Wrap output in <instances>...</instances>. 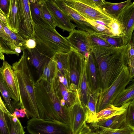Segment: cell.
I'll use <instances>...</instances> for the list:
<instances>
[{
    "label": "cell",
    "mask_w": 134,
    "mask_h": 134,
    "mask_svg": "<svg viewBox=\"0 0 134 134\" xmlns=\"http://www.w3.org/2000/svg\"><path fill=\"white\" fill-rule=\"evenodd\" d=\"M130 43L119 47L92 46V53L98 69L99 93L104 91L116 79L125 65Z\"/></svg>",
    "instance_id": "cell-1"
},
{
    "label": "cell",
    "mask_w": 134,
    "mask_h": 134,
    "mask_svg": "<svg viewBox=\"0 0 134 134\" xmlns=\"http://www.w3.org/2000/svg\"><path fill=\"white\" fill-rule=\"evenodd\" d=\"M22 51L20 59L12 66L18 87V105L25 109L28 119L30 118L43 119L42 103L38 99L35 83L28 64L27 51Z\"/></svg>",
    "instance_id": "cell-2"
},
{
    "label": "cell",
    "mask_w": 134,
    "mask_h": 134,
    "mask_svg": "<svg viewBox=\"0 0 134 134\" xmlns=\"http://www.w3.org/2000/svg\"><path fill=\"white\" fill-rule=\"evenodd\" d=\"M34 37L37 43L50 49L56 53L68 52L71 49L66 37L60 35L55 29L34 24Z\"/></svg>",
    "instance_id": "cell-3"
},
{
    "label": "cell",
    "mask_w": 134,
    "mask_h": 134,
    "mask_svg": "<svg viewBox=\"0 0 134 134\" xmlns=\"http://www.w3.org/2000/svg\"><path fill=\"white\" fill-rule=\"evenodd\" d=\"M132 79L127 66L125 65L119 75L110 86L104 92L99 93L96 113L112 104L118 95L125 88Z\"/></svg>",
    "instance_id": "cell-4"
},
{
    "label": "cell",
    "mask_w": 134,
    "mask_h": 134,
    "mask_svg": "<svg viewBox=\"0 0 134 134\" xmlns=\"http://www.w3.org/2000/svg\"><path fill=\"white\" fill-rule=\"evenodd\" d=\"M26 128L30 134H72L69 124L37 118L29 119Z\"/></svg>",
    "instance_id": "cell-5"
},
{
    "label": "cell",
    "mask_w": 134,
    "mask_h": 134,
    "mask_svg": "<svg viewBox=\"0 0 134 134\" xmlns=\"http://www.w3.org/2000/svg\"><path fill=\"white\" fill-rule=\"evenodd\" d=\"M85 57L76 51L71 49L68 52V67L66 78L70 90L77 92L82 65Z\"/></svg>",
    "instance_id": "cell-6"
},
{
    "label": "cell",
    "mask_w": 134,
    "mask_h": 134,
    "mask_svg": "<svg viewBox=\"0 0 134 134\" xmlns=\"http://www.w3.org/2000/svg\"><path fill=\"white\" fill-rule=\"evenodd\" d=\"M64 1L66 5L75 10L85 18L92 21H102L107 26L111 20L113 19L103 10L88 5L81 0Z\"/></svg>",
    "instance_id": "cell-7"
},
{
    "label": "cell",
    "mask_w": 134,
    "mask_h": 134,
    "mask_svg": "<svg viewBox=\"0 0 134 134\" xmlns=\"http://www.w3.org/2000/svg\"><path fill=\"white\" fill-rule=\"evenodd\" d=\"M18 1L20 19L18 33L26 40L34 39V24L31 15L29 0Z\"/></svg>",
    "instance_id": "cell-8"
},
{
    "label": "cell",
    "mask_w": 134,
    "mask_h": 134,
    "mask_svg": "<svg viewBox=\"0 0 134 134\" xmlns=\"http://www.w3.org/2000/svg\"><path fill=\"white\" fill-rule=\"evenodd\" d=\"M115 19L124 31V45L130 43L132 41L134 29V2L131 1L124 7L116 15Z\"/></svg>",
    "instance_id": "cell-9"
},
{
    "label": "cell",
    "mask_w": 134,
    "mask_h": 134,
    "mask_svg": "<svg viewBox=\"0 0 134 134\" xmlns=\"http://www.w3.org/2000/svg\"><path fill=\"white\" fill-rule=\"evenodd\" d=\"M36 43L35 48L27 50V60L36 69L40 76L45 64L56 53L51 49Z\"/></svg>",
    "instance_id": "cell-10"
},
{
    "label": "cell",
    "mask_w": 134,
    "mask_h": 134,
    "mask_svg": "<svg viewBox=\"0 0 134 134\" xmlns=\"http://www.w3.org/2000/svg\"><path fill=\"white\" fill-rule=\"evenodd\" d=\"M89 33L83 30L75 29L71 32L66 37L71 48L88 58L92 52V45L89 37Z\"/></svg>",
    "instance_id": "cell-11"
},
{
    "label": "cell",
    "mask_w": 134,
    "mask_h": 134,
    "mask_svg": "<svg viewBox=\"0 0 134 134\" xmlns=\"http://www.w3.org/2000/svg\"><path fill=\"white\" fill-rule=\"evenodd\" d=\"M85 111L77 93L74 102L68 110L69 124L72 134H78L86 123Z\"/></svg>",
    "instance_id": "cell-12"
},
{
    "label": "cell",
    "mask_w": 134,
    "mask_h": 134,
    "mask_svg": "<svg viewBox=\"0 0 134 134\" xmlns=\"http://www.w3.org/2000/svg\"><path fill=\"white\" fill-rule=\"evenodd\" d=\"M46 5L56 23L57 26L70 32L76 26L71 22L69 16L62 10L53 0H44Z\"/></svg>",
    "instance_id": "cell-13"
},
{
    "label": "cell",
    "mask_w": 134,
    "mask_h": 134,
    "mask_svg": "<svg viewBox=\"0 0 134 134\" xmlns=\"http://www.w3.org/2000/svg\"><path fill=\"white\" fill-rule=\"evenodd\" d=\"M47 93L50 100V110L53 120L69 124L68 110L61 105L60 99L52 84Z\"/></svg>",
    "instance_id": "cell-14"
},
{
    "label": "cell",
    "mask_w": 134,
    "mask_h": 134,
    "mask_svg": "<svg viewBox=\"0 0 134 134\" xmlns=\"http://www.w3.org/2000/svg\"><path fill=\"white\" fill-rule=\"evenodd\" d=\"M0 71L11 98L15 104L19 102L20 97L18 87L12 66L7 61H4L0 68Z\"/></svg>",
    "instance_id": "cell-15"
},
{
    "label": "cell",
    "mask_w": 134,
    "mask_h": 134,
    "mask_svg": "<svg viewBox=\"0 0 134 134\" xmlns=\"http://www.w3.org/2000/svg\"><path fill=\"white\" fill-rule=\"evenodd\" d=\"M57 5L76 24V27L89 33L97 32L86 19L74 9L66 5L64 0H53Z\"/></svg>",
    "instance_id": "cell-16"
},
{
    "label": "cell",
    "mask_w": 134,
    "mask_h": 134,
    "mask_svg": "<svg viewBox=\"0 0 134 134\" xmlns=\"http://www.w3.org/2000/svg\"><path fill=\"white\" fill-rule=\"evenodd\" d=\"M86 72L88 89L93 93L99 94L100 90L99 72L97 63L92 52L87 59Z\"/></svg>",
    "instance_id": "cell-17"
},
{
    "label": "cell",
    "mask_w": 134,
    "mask_h": 134,
    "mask_svg": "<svg viewBox=\"0 0 134 134\" xmlns=\"http://www.w3.org/2000/svg\"><path fill=\"white\" fill-rule=\"evenodd\" d=\"M55 55L45 64L41 75L35 83L36 86H38L44 83L47 91L50 88L58 73Z\"/></svg>",
    "instance_id": "cell-18"
},
{
    "label": "cell",
    "mask_w": 134,
    "mask_h": 134,
    "mask_svg": "<svg viewBox=\"0 0 134 134\" xmlns=\"http://www.w3.org/2000/svg\"><path fill=\"white\" fill-rule=\"evenodd\" d=\"M52 85L59 99L61 100L63 99L64 100L68 109L74 102L77 92L68 90L60 82L57 75L54 78Z\"/></svg>",
    "instance_id": "cell-19"
},
{
    "label": "cell",
    "mask_w": 134,
    "mask_h": 134,
    "mask_svg": "<svg viewBox=\"0 0 134 134\" xmlns=\"http://www.w3.org/2000/svg\"><path fill=\"white\" fill-rule=\"evenodd\" d=\"M87 59L84 58L82 61L79 89L77 92L82 104L85 108L87 104L88 94V87L86 72V66Z\"/></svg>",
    "instance_id": "cell-20"
},
{
    "label": "cell",
    "mask_w": 134,
    "mask_h": 134,
    "mask_svg": "<svg viewBox=\"0 0 134 134\" xmlns=\"http://www.w3.org/2000/svg\"><path fill=\"white\" fill-rule=\"evenodd\" d=\"M130 102L125 103L119 107H115L112 104L110 105L106 108L96 113L95 123L124 114L127 111Z\"/></svg>",
    "instance_id": "cell-21"
},
{
    "label": "cell",
    "mask_w": 134,
    "mask_h": 134,
    "mask_svg": "<svg viewBox=\"0 0 134 134\" xmlns=\"http://www.w3.org/2000/svg\"><path fill=\"white\" fill-rule=\"evenodd\" d=\"M6 17L7 26L13 32L18 33L20 19L18 0H10L9 11Z\"/></svg>",
    "instance_id": "cell-22"
},
{
    "label": "cell",
    "mask_w": 134,
    "mask_h": 134,
    "mask_svg": "<svg viewBox=\"0 0 134 134\" xmlns=\"http://www.w3.org/2000/svg\"><path fill=\"white\" fill-rule=\"evenodd\" d=\"M99 94L93 93L88 89V100L85 108L86 123H95Z\"/></svg>",
    "instance_id": "cell-23"
},
{
    "label": "cell",
    "mask_w": 134,
    "mask_h": 134,
    "mask_svg": "<svg viewBox=\"0 0 134 134\" xmlns=\"http://www.w3.org/2000/svg\"><path fill=\"white\" fill-rule=\"evenodd\" d=\"M30 8L34 24L52 27L44 19L41 10L42 0H29Z\"/></svg>",
    "instance_id": "cell-24"
},
{
    "label": "cell",
    "mask_w": 134,
    "mask_h": 134,
    "mask_svg": "<svg viewBox=\"0 0 134 134\" xmlns=\"http://www.w3.org/2000/svg\"><path fill=\"white\" fill-rule=\"evenodd\" d=\"M126 112L127 111L123 114L116 115L106 120L93 124V127L102 126L114 129L122 128L127 125L126 120Z\"/></svg>",
    "instance_id": "cell-25"
},
{
    "label": "cell",
    "mask_w": 134,
    "mask_h": 134,
    "mask_svg": "<svg viewBox=\"0 0 134 134\" xmlns=\"http://www.w3.org/2000/svg\"><path fill=\"white\" fill-rule=\"evenodd\" d=\"M131 83L118 95L112 104L119 107L122 105L131 102L134 98V82L133 79Z\"/></svg>",
    "instance_id": "cell-26"
},
{
    "label": "cell",
    "mask_w": 134,
    "mask_h": 134,
    "mask_svg": "<svg viewBox=\"0 0 134 134\" xmlns=\"http://www.w3.org/2000/svg\"><path fill=\"white\" fill-rule=\"evenodd\" d=\"M131 1L128 0L117 3H113L104 0L102 10L108 16L113 19L117 20L115 18L119 12Z\"/></svg>",
    "instance_id": "cell-27"
},
{
    "label": "cell",
    "mask_w": 134,
    "mask_h": 134,
    "mask_svg": "<svg viewBox=\"0 0 134 134\" xmlns=\"http://www.w3.org/2000/svg\"><path fill=\"white\" fill-rule=\"evenodd\" d=\"M0 91L5 103L6 107L11 114L17 108L15 104L12 102L9 93L0 71Z\"/></svg>",
    "instance_id": "cell-28"
},
{
    "label": "cell",
    "mask_w": 134,
    "mask_h": 134,
    "mask_svg": "<svg viewBox=\"0 0 134 134\" xmlns=\"http://www.w3.org/2000/svg\"><path fill=\"white\" fill-rule=\"evenodd\" d=\"M98 128L96 132L99 134H134V127L127 124L120 129H114L102 126L94 127Z\"/></svg>",
    "instance_id": "cell-29"
},
{
    "label": "cell",
    "mask_w": 134,
    "mask_h": 134,
    "mask_svg": "<svg viewBox=\"0 0 134 134\" xmlns=\"http://www.w3.org/2000/svg\"><path fill=\"white\" fill-rule=\"evenodd\" d=\"M55 56L58 71L66 77L68 67V52H57Z\"/></svg>",
    "instance_id": "cell-30"
},
{
    "label": "cell",
    "mask_w": 134,
    "mask_h": 134,
    "mask_svg": "<svg viewBox=\"0 0 134 134\" xmlns=\"http://www.w3.org/2000/svg\"><path fill=\"white\" fill-rule=\"evenodd\" d=\"M93 33L113 47H119L125 45L122 36H115L97 32Z\"/></svg>",
    "instance_id": "cell-31"
},
{
    "label": "cell",
    "mask_w": 134,
    "mask_h": 134,
    "mask_svg": "<svg viewBox=\"0 0 134 134\" xmlns=\"http://www.w3.org/2000/svg\"><path fill=\"white\" fill-rule=\"evenodd\" d=\"M12 116L0 109V134H10Z\"/></svg>",
    "instance_id": "cell-32"
},
{
    "label": "cell",
    "mask_w": 134,
    "mask_h": 134,
    "mask_svg": "<svg viewBox=\"0 0 134 134\" xmlns=\"http://www.w3.org/2000/svg\"><path fill=\"white\" fill-rule=\"evenodd\" d=\"M127 64L130 76L132 79L134 76V44L132 41L130 43Z\"/></svg>",
    "instance_id": "cell-33"
},
{
    "label": "cell",
    "mask_w": 134,
    "mask_h": 134,
    "mask_svg": "<svg viewBox=\"0 0 134 134\" xmlns=\"http://www.w3.org/2000/svg\"><path fill=\"white\" fill-rule=\"evenodd\" d=\"M41 10L44 18L45 21L52 28L55 29L57 25L48 8L44 0H42Z\"/></svg>",
    "instance_id": "cell-34"
},
{
    "label": "cell",
    "mask_w": 134,
    "mask_h": 134,
    "mask_svg": "<svg viewBox=\"0 0 134 134\" xmlns=\"http://www.w3.org/2000/svg\"><path fill=\"white\" fill-rule=\"evenodd\" d=\"M108 26L112 35L122 36L123 37L124 31L121 25L117 21L111 20Z\"/></svg>",
    "instance_id": "cell-35"
},
{
    "label": "cell",
    "mask_w": 134,
    "mask_h": 134,
    "mask_svg": "<svg viewBox=\"0 0 134 134\" xmlns=\"http://www.w3.org/2000/svg\"><path fill=\"white\" fill-rule=\"evenodd\" d=\"M9 36L14 43L16 46L20 47L21 48L22 51L26 49V40L18 33H16L12 31Z\"/></svg>",
    "instance_id": "cell-36"
},
{
    "label": "cell",
    "mask_w": 134,
    "mask_h": 134,
    "mask_svg": "<svg viewBox=\"0 0 134 134\" xmlns=\"http://www.w3.org/2000/svg\"><path fill=\"white\" fill-rule=\"evenodd\" d=\"M89 38L92 46L102 47H112L104 40L95 35L93 32L89 33Z\"/></svg>",
    "instance_id": "cell-37"
},
{
    "label": "cell",
    "mask_w": 134,
    "mask_h": 134,
    "mask_svg": "<svg viewBox=\"0 0 134 134\" xmlns=\"http://www.w3.org/2000/svg\"><path fill=\"white\" fill-rule=\"evenodd\" d=\"M134 99L131 101L127 110L126 122L127 124L134 127Z\"/></svg>",
    "instance_id": "cell-38"
},
{
    "label": "cell",
    "mask_w": 134,
    "mask_h": 134,
    "mask_svg": "<svg viewBox=\"0 0 134 134\" xmlns=\"http://www.w3.org/2000/svg\"><path fill=\"white\" fill-rule=\"evenodd\" d=\"M11 119V125L10 134H25L24 128L18 119L16 122H14Z\"/></svg>",
    "instance_id": "cell-39"
},
{
    "label": "cell",
    "mask_w": 134,
    "mask_h": 134,
    "mask_svg": "<svg viewBox=\"0 0 134 134\" xmlns=\"http://www.w3.org/2000/svg\"><path fill=\"white\" fill-rule=\"evenodd\" d=\"M85 18L87 21L94 28L97 32L112 35L109 28L105 26L99 25L93 21Z\"/></svg>",
    "instance_id": "cell-40"
},
{
    "label": "cell",
    "mask_w": 134,
    "mask_h": 134,
    "mask_svg": "<svg viewBox=\"0 0 134 134\" xmlns=\"http://www.w3.org/2000/svg\"><path fill=\"white\" fill-rule=\"evenodd\" d=\"M10 0H0V8L3 14L8 16L10 9Z\"/></svg>",
    "instance_id": "cell-41"
},
{
    "label": "cell",
    "mask_w": 134,
    "mask_h": 134,
    "mask_svg": "<svg viewBox=\"0 0 134 134\" xmlns=\"http://www.w3.org/2000/svg\"><path fill=\"white\" fill-rule=\"evenodd\" d=\"M86 123L80 130L78 134H99L96 132L92 131Z\"/></svg>",
    "instance_id": "cell-42"
},
{
    "label": "cell",
    "mask_w": 134,
    "mask_h": 134,
    "mask_svg": "<svg viewBox=\"0 0 134 134\" xmlns=\"http://www.w3.org/2000/svg\"><path fill=\"white\" fill-rule=\"evenodd\" d=\"M36 44V42L34 39L31 38L26 40V49L28 50L34 48Z\"/></svg>",
    "instance_id": "cell-43"
},
{
    "label": "cell",
    "mask_w": 134,
    "mask_h": 134,
    "mask_svg": "<svg viewBox=\"0 0 134 134\" xmlns=\"http://www.w3.org/2000/svg\"><path fill=\"white\" fill-rule=\"evenodd\" d=\"M59 80L61 83L65 86L68 90L71 91L68 86L67 81L66 77L62 75L58 71L57 74Z\"/></svg>",
    "instance_id": "cell-44"
},
{
    "label": "cell",
    "mask_w": 134,
    "mask_h": 134,
    "mask_svg": "<svg viewBox=\"0 0 134 134\" xmlns=\"http://www.w3.org/2000/svg\"><path fill=\"white\" fill-rule=\"evenodd\" d=\"M0 109H2L5 113L9 114H11L8 111L5 105L3 100H2L0 96Z\"/></svg>",
    "instance_id": "cell-45"
},
{
    "label": "cell",
    "mask_w": 134,
    "mask_h": 134,
    "mask_svg": "<svg viewBox=\"0 0 134 134\" xmlns=\"http://www.w3.org/2000/svg\"><path fill=\"white\" fill-rule=\"evenodd\" d=\"M2 28L4 33L6 34L9 35L11 33L12 31L10 30L4 23L1 22Z\"/></svg>",
    "instance_id": "cell-46"
},
{
    "label": "cell",
    "mask_w": 134,
    "mask_h": 134,
    "mask_svg": "<svg viewBox=\"0 0 134 134\" xmlns=\"http://www.w3.org/2000/svg\"><path fill=\"white\" fill-rule=\"evenodd\" d=\"M16 109L19 112L20 118H23L25 117L26 114V112L25 109L21 108L20 109L17 108Z\"/></svg>",
    "instance_id": "cell-47"
},
{
    "label": "cell",
    "mask_w": 134,
    "mask_h": 134,
    "mask_svg": "<svg viewBox=\"0 0 134 134\" xmlns=\"http://www.w3.org/2000/svg\"><path fill=\"white\" fill-rule=\"evenodd\" d=\"M0 21L6 25L7 23V17L2 13H0Z\"/></svg>",
    "instance_id": "cell-48"
},
{
    "label": "cell",
    "mask_w": 134,
    "mask_h": 134,
    "mask_svg": "<svg viewBox=\"0 0 134 134\" xmlns=\"http://www.w3.org/2000/svg\"><path fill=\"white\" fill-rule=\"evenodd\" d=\"M0 60L4 61L5 57L2 49L0 45Z\"/></svg>",
    "instance_id": "cell-49"
},
{
    "label": "cell",
    "mask_w": 134,
    "mask_h": 134,
    "mask_svg": "<svg viewBox=\"0 0 134 134\" xmlns=\"http://www.w3.org/2000/svg\"><path fill=\"white\" fill-rule=\"evenodd\" d=\"M97 23L102 25L105 26L107 28H109L107 25L103 21H102L99 20H96L93 21Z\"/></svg>",
    "instance_id": "cell-50"
},
{
    "label": "cell",
    "mask_w": 134,
    "mask_h": 134,
    "mask_svg": "<svg viewBox=\"0 0 134 134\" xmlns=\"http://www.w3.org/2000/svg\"><path fill=\"white\" fill-rule=\"evenodd\" d=\"M13 116V117L12 118V120L14 122H16L18 121V119L14 115Z\"/></svg>",
    "instance_id": "cell-51"
},
{
    "label": "cell",
    "mask_w": 134,
    "mask_h": 134,
    "mask_svg": "<svg viewBox=\"0 0 134 134\" xmlns=\"http://www.w3.org/2000/svg\"><path fill=\"white\" fill-rule=\"evenodd\" d=\"M3 31L2 24L1 23V21H0V31Z\"/></svg>",
    "instance_id": "cell-52"
},
{
    "label": "cell",
    "mask_w": 134,
    "mask_h": 134,
    "mask_svg": "<svg viewBox=\"0 0 134 134\" xmlns=\"http://www.w3.org/2000/svg\"><path fill=\"white\" fill-rule=\"evenodd\" d=\"M0 13H2L3 14L2 10L0 8Z\"/></svg>",
    "instance_id": "cell-53"
}]
</instances>
